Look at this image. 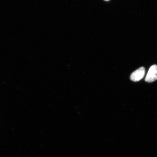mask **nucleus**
Segmentation results:
<instances>
[{
    "label": "nucleus",
    "mask_w": 157,
    "mask_h": 157,
    "mask_svg": "<svg viewBox=\"0 0 157 157\" xmlns=\"http://www.w3.org/2000/svg\"><path fill=\"white\" fill-rule=\"evenodd\" d=\"M104 1H109V0H104Z\"/></svg>",
    "instance_id": "obj_3"
},
{
    "label": "nucleus",
    "mask_w": 157,
    "mask_h": 157,
    "mask_svg": "<svg viewBox=\"0 0 157 157\" xmlns=\"http://www.w3.org/2000/svg\"><path fill=\"white\" fill-rule=\"evenodd\" d=\"M157 80V65H154L150 68L146 78L145 81L148 83H151Z\"/></svg>",
    "instance_id": "obj_1"
},
{
    "label": "nucleus",
    "mask_w": 157,
    "mask_h": 157,
    "mask_svg": "<svg viewBox=\"0 0 157 157\" xmlns=\"http://www.w3.org/2000/svg\"><path fill=\"white\" fill-rule=\"evenodd\" d=\"M145 74V69L144 67H141L133 72L131 74L130 78L133 82H138L144 78Z\"/></svg>",
    "instance_id": "obj_2"
}]
</instances>
